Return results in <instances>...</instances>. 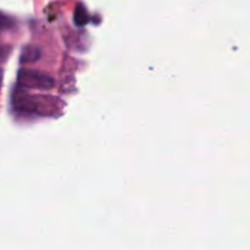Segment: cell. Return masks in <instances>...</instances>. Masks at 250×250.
<instances>
[{
  "instance_id": "6da1fadb",
  "label": "cell",
  "mask_w": 250,
  "mask_h": 250,
  "mask_svg": "<svg viewBox=\"0 0 250 250\" xmlns=\"http://www.w3.org/2000/svg\"><path fill=\"white\" fill-rule=\"evenodd\" d=\"M19 81L28 88L50 89L54 87V79L52 77L35 70H21L19 72Z\"/></svg>"
},
{
  "instance_id": "7a4b0ae2",
  "label": "cell",
  "mask_w": 250,
  "mask_h": 250,
  "mask_svg": "<svg viewBox=\"0 0 250 250\" xmlns=\"http://www.w3.org/2000/svg\"><path fill=\"white\" fill-rule=\"evenodd\" d=\"M40 58V50L37 47H26L21 55L22 62H33Z\"/></svg>"
},
{
  "instance_id": "3957f363",
  "label": "cell",
  "mask_w": 250,
  "mask_h": 250,
  "mask_svg": "<svg viewBox=\"0 0 250 250\" xmlns=\"http://www.w3.org/2000/svg\"><path fill=\"white\" fill-rule=\"evenodd\" d=\"M74 20H75V22H76V25H78V26H83L84 23H87V21H88L86 10H84L81 5L77 8L76 13H75Z\"/></svg>"
}]
</instances>
